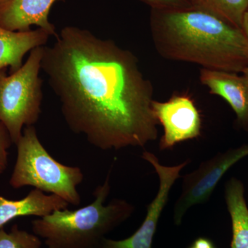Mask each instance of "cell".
I'll use <instances>...</instances> for the list:
<instances>
[{"mask_svg":"<svg viewBox=\"0 0 248 248\" xmlns=\"http://www.w3.org/2000/svg\"><path fill=\"white\" fill-rule=\"evenodd\" d=\"M55 37L43 46L41 70L70 130L102 151L142 148L156 140L154 91L135 55L73 26Z\"/></svg>","mask_w":248,"mask_h":248,"instance_id":"obj_1","label":"cell"},{"mask_svg":"<svg viewBox=\"0 0 248 248\" xmlns=\"http://www.w3.org/2000/svg\"><path fill=\"white\" fill-rule=\"evenodd\" d=\"M151 31L155 49L167 60L236 73L248 67L242 29L214 15L194 8L152 9Z\"/></svg>","mask_w":248,"mask_h":248,"instance_id":"obj_2","label":"cell"},{"mask_svg":"<svg viewBox=\"0 0 248 248\" xmlns=\"http://www.w3.org/2000/svg\"><path fill=\"white\" fill-rule=\"evenodd\" d=\"M110 173L93 192L92 203L75 210H57L32 221V232L45 239L46 248H97L108 233L133 215L135 206L126 200L114 199L106 205Z\"/></svg>","mask_w":248,"mask_h":248,"instance_id":"obj_3","label":"cell"},{"mask_svg":"<svg viewBox=\"0 0 248 248\" xmlns=\"http://www.w3.org/2000/svg\"><path fill=\"white\" fill-rule=\"evenodd\" d=\"M16 146L17 159L9 180L13 188L31 186L58 195L75 206L81 203L78 187L84 181L82 170L54 159L42 145L34 125L24 128Z\"/></svg>","mask_w":248,"mask_h":248,"instance_id":"obj_4","label":"cell"},{"mask_svg":"<svg viewBox=\"0 0 248 248\" xmlns=\"http://www.w3.org/2000/svg\"><path fill=\"white\" fill-rule=\"evenodd\" d=\"M43 46L31 50L27 62L8 76L0 70V123L4 124L16 145L27 126L38 122L43 93L40 77Z\"/></svg>","mask_w":248,"mask_h":248,"instance_id":"obj_5","label":"cell"},{"mask_svg":"<svg viewBox=\"0 0 248 248\" xmlns=\"http://www.w3.org/2000/svg\"><path fill=\"white\" fill-rule=\"evenodd\" d=\"M248 156V145L232 148L201 163L192 172L183 177L182 192L175 202L173 219L177 226L182 223L186 213L196 205L205 203L217 184L231 168Z\"/></svg>","mask_w":248,"mask_h":248,"instance_id":"obj_6","label":"cell"},{"mask_svg":"<svg viewBox=\"0 0 248 248\" xmlns=\"http://www.w3.org/2000/svg\"><path fill=\"white\" fill-rule=\"evenodd\" d=\"M141 157L153 166L159 180L157 193L147 207L144 221L138 231L126 239L104 238L97 248H152L160 217L169 202L170 192L176 181L180 178L181 171L191 161L188 159L176 166H164L159 162L156 155L146 151L143 152Z\"/></svg>","mask_w":248,"mask_h":248,"instance_id":"obj_7","label":"cell"},{"mask_svg":"<svg viewBox=\"0 0 248 248\" xmlns=\"http://www.w3.org/2000/svg\"><path fill=\"white\" fill-rule=\"evenodd\" d=\"M153 109L164 134L159 141L161 151L171 150L178 143L200 137L202 117L195 102L185 93L174 94L166 102H153Z\"/></svg>","mask_w":248,"mask_h":248,"instance_id":"obj_8","label":"cell"},{"mask_svg":"<svg viewBox=\"0 0 248 248\" xmlns=\"http://www.w3.org/2000/svg\"><path fill=\"white\" fill-rule=\"evenodd\" d=\"M200 79L211 94L223 98L231 106L238 125L248 132V79L239 73L202 68Z\"/></svg>","mask_w":248,"mask_h":248,"instance_id":"obj_9","label":"cell"},{"mask_svg":"<svg viewBox=\"0 0 248 248\" xmlns=\"http://www.w3.org/2000/svg\"><path fill=\"white\" fill-rule=\"evenodd\" d=\"M58 0H10L0 6V27L12 31H30L31 26L56 36L55 26L49 22L52 6Z\"/></svg>","mask_w":248,"mask_h":248,"instance_id":"obj_10","label":"cell"},{"mask_svg":"<svg viewBox=\"0 0 248 248\" xmlns=\"http://www.w3.org/2000/svg\"><path fill=\"white\" fill-rule=\"evenodd\" d=\"M69 204L58 195L46 194L34 188L24 198L9 200L0 195V229L18 217L35 216L39 218L57 210L68 208Z\"/></svg>","mask_w":248,"mask_h":248,"instance_id":"obj_11","label":"cell"},{"mask_svg":"<svg viewBox=\"0 0 248 248\" xmlns=\"http://www.w3.org/2000/svg\"><path fill=\"white\" fill-rule=\"evenodd\" d=\"M50 34L44 29L12 31L0 27V70L10 68L13 73L22 66L23 59L29 51L44 46Z\"/></svg>","mask_w":248,"mask_h":248,"instance_id":"obj_12","label":"cell"},{"mask_svg":"<svg viewBox=\"0 0 248 248\" xmlns=\"http://www.w3.org/2000/svg\"><path fill=\"white\" fill-rule=\"evenodd\" d=\"M225 199L231 217V248H248V208L244 184L236 178H231L225 187Z\"/></svg>","mask_w":248,"mask_h":248,"instance_id":"obj_13","label":"cell"},{"mask_svg":"<svg viewBox=\"0 0 248 248\" xmlns=\"http://www.w3.org/2000/svg\"><path fill=\"white\" fill-rule=\"evenodd\" d=\"M192 8L208 13L241 29L248 0H188Z\"/></svg>","mask_w":248,"mask_h":248,"instance_id":"obj_14","label":"cell"},{"mask_svg":"<svg viewBox=\"0 0 248 248\" xmlns=\"http://www.w3.org/2000/svg\"><path fill=\"white\" fill-rule=\"evenodd\" d=\"M42 240L35 234L21 230L15 224L11 231L0 229V248H41Z\"/></svg>","mask_w":248,"mask_h":248,"instance_id":"obj_15","label":"cell"},{"mask_svg":"<svg viewBox=\"0 0 248 248\" xmlns=\"http://www.w3.org/2000/svg\"><path fill=\"white\" fill-rule=\"evenodd\" d=\"M13 143L7 128L4 124L0 123V176L7 169L9 149Z\"/></svg>","mask_w":248,"mask_h":248,"instance_id":"obj_16","label":"cell"},{"mask_svg":"<svg viewBox=\"0 0 248 248\" xmlns=\"http://www.w3.org/2000/svg\"><path fill=\"white\" fill-rule=\"evenodd\" d=\"M152 9H179L192 8L188 0H141Z\"/></svg>","mask_w":248,"mask_h":248,"instance_id":"obj_17","label":"cell"},{"mask_svg":"<svg viewBox=\"0 0 248 248\" xmlns=\"http://www.w3.org/2000/svg\"><path fill=\"white\" fill-rule=\"evenodd\" d=\"M241 29H242L243 32H244V35L246 36L248 42V9L244 15Z\"/></svg>","mask_w":248,"mask_h":248,"instance_id":"obj_18","label":"cell"},{"mask_svg":"<svg viewBox=\"0 0 248 248\" xmlns=\"http://www.w3.org/2000/svg\"><path fill=\"white\" fill-rule=\"evenodd\" d=\"M242 75H244V76L248 79V67L242 72Z\"/></svg>","mask_w":248,"mask_h":248,"instance_id":"obj_19","label":"cell"},{"mask_svg":"<svg viewBox=\"0 0 248 248\" xmlns=\"http://www.w3.org/2000/svg\"><path fill=\"white\" fill-rule=\"evenodd\" d=\"M9 1H10V0H0V6H1V5L5 4V3Z\"/></svg>","mask_w":248,"mask_h":248,"instance_id":"obj_20","label":"cell"},{"mask_svg":"<svg viewBox=\"0 0 248 248\" xmlns=\"http://www.w3.org/2000/svg\"><path fill=\"white\" fill-rule=\"evenodd\" d=\"M210 248H215V246H213V247Z\"/></svg>","mask_w":248,"mask_h":248,"instance_id":"obj_21","label":"cell"}]
</instances>
